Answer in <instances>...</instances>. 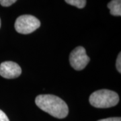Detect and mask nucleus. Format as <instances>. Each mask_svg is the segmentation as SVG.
<instances>
[{
  "mask_svg": "<svg viewBox=\"0 0 121 121\" xmlns=\"http://www.w3.org/2000/svg\"><path fill=\"white\" fill-rule=\"evenodd\" d=\"M35 103L42 110L57 118H63L69 113L68 106L60 98L51 94L38 95Z\"/></svg>",
  "mask_w": 121,
  "mask_h": 121,
  "instance_id": "f257e3e1",
  "label": "nucleus"
},
{
  "mask_svg": "<svg viewBox=\"0 0 121 121\" xmlns=\"http://www.w3.org/2000/svg\"><path fill=\"white\" fill-rule=\"evenodd\" d=\"M119 102V96L115 91L100 90L94 91L90 97V103L94 107L107 108L116 106Z\"/></svg>",
  "mask_w": 121,
  "mask_h": 121,
  "instance_id": "f03ea898",
  "label": "nucleus"
},
{
  "mask_svg": "<svg viewBox=\"0 0 121 121\" xmlns=\"http://www.w3.org/2000/svg\"><path fill=\"white\" fill-rule=\"evenodd\" d=\"M40 26V22L31 15H22L17 17L15 22V29L18 33L28 35L37 30Z\"/></svg>",
  "mask_w": 121,
  "mask_h": 121,
  "instance_id": "7ed1b4c3",
  "label": "nucleus"
},
{
  "mask_svg": "<svg viewBox=\"0 0 121 121\" xmlns=\"http://www.w3.org/2000/svg\"><path fill=\"white\" fill-rule=\"evenodd\" d=\"M90 57L87 55L85 48L83 47H76L69 56V62L71 67L77 71L83 69L90 62Z\"/></svg>",
  "mask_w": 121,
  "mask_h": 121,
  "instance_id": "20e7f679",
  "label": "nucleus"
},
{
  "mask_svg": "<svg viewBox=\"0 0 121 121\" xmlns=\"http://www.w3.org/2000/svg\"><path fill=\"white\" fill-rule=\"evenodd\" d=\"M22 73L21 67L13 61H5L0 65V75L6 79L18 78Z\"/></svg>",
  "mask_w": 121,
  "mask_h": 121,
  "instance_id": "39448f33",
  "label": "nucleus"
},
{
  "mask_svg": "<svg viewBox=\"0 0 121 121\" xmlns=\"http://www.w3.org/2000/svg\"><path fill=\"white\" fill-rule=\"evenodd\" d=\"M108 8L110 10V13L115 16H121V0H112L108 4Z\"/></svg>",
  "mask_w": 121,
  "mask_h": 121,
  "instance_id": "423d86ee",
  "label": "nucleus"
},
{
  "mask_svg": "<svg viewBox=\"0 0 121 121\" xmlns=\"http://www.w3.org/2000/svg\"><path fill=\"white\" fill-rule=\"evenodd\" d=\"M68 4L75 6L78 8H83L86 5V0H65Z\"/></svg>",
  "mask_w": 121,
  "mask_h": 121,
  "instance_id": "0eeeda50",
  "label": "nucleus"
},
{
  "mask_svg": "<svg viewBox=\"0 0 121 121\" xmlns=\"http://www.w3.org/2000/svg\"><path fill=\"white\" fill-rule=\"evenodd\" d=\"M17 0H0V4L4 7H9L13 4Z\"/></svg>",
  "mask_w": 121,
  "mask_h": 121,
  "instance_id": "6e6552de",
  "label": "nucleus"
},
{
  "mask_svg": "<svg viewBox=\"0 0 121 121\" xmlns=\"http://www.w3.org/2000/svg\"><path fill=\"white\" fill-rule=\"evenodd\" d=\"M121 52L118 54L117 59V69L119 73H121Z\"/></svg>",
  "mask_w": 121,
  "mask_h": 121,
  "instance_id": "1a4fd4ad",
  "label": "nucleus"
},
{
  "mask_svg": "<svg viewBox=\"0 0 121 121\" xmlns=\"http://www.w3.org/2000/svg\"><path fill=\"white\" fill-rule=\"evenodd\" d=\"M0 121H9L8 117L1 110H0Z\"/></svg>",
  "mask_w": 121,
  "mask_h": 121,
  "instance_id": "9d476101",
  "label": "nucleus"
},
{
  "mask_svg": "<svg viewBox=\"0 0 121 121\" xmlns=\"http://www.w3.org/2000/svg\"><path fill=\"white\" fill-rule=\"evenodd\" d=\"M98 121H121V118L120 117H115V118H108L105 119H101Z\"/></svg>",
  "mask_w": 121,
  "mask_h": 121,
  "instance_id": "9b49d317",
  "label": "nucleus"
},
{
  "mask_svg": "<svg viewBox=\"0 0 121 121\" xmlns=\"http://www.w3.org/2000/svg\"><path fill=\"white\" fill-rule=\"evenodd\" d=\"M0 27H1V20H0Z\"/></svg>",
  "mask_w": 121,
  "mask_h": 121,
  "instance_id": "f8f14e48",
  "label": "nucleus"
}]
</instances>
